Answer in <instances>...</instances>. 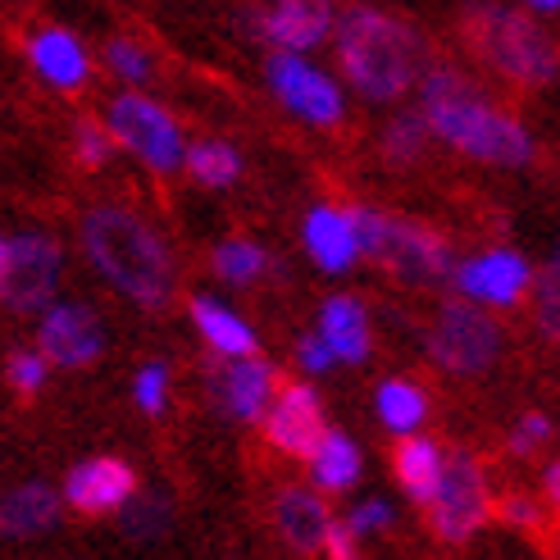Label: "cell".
Masks as SVG:
<instances>
[{
	"mask_svg": "<svg viewBox=\"0 0 560 560\" xmlns=\"http://www.w3.org/2000/svg\"><path fill=\"white\" fill-rule=\"evenodd\" d=\"M424 119L442 142H452L474 160L506 164V170L534 160V137L511 115L492 109L456 69H433L424 78Z\"/></svg>",
	"mask_w": 560,
	"mask_h": 560,
	"instance_id": "cell-1",
	"label": "cell"
},
{
	"mask_svg": "<svg viewBox=\"0 0 560 560\" xmlns=\"http://www.w3.org/2000/svg\"><path fill=\"white\" fill-rule=\"evenodd\" d=\"M338 60L360 96L397 101L424 73V42L392 14L351 10L338 23Z\"/></svg>",
	"mask_w": 560,
	"mask_h": 560,
	"instance_id": "cell-2",
	"label": "cell"
},
{
	"mask_svg": "<svg viewBox=\"0 0 560 560\" xmlns=\"http://www.w3.org/2000/svg\"><path fill=\"white\" fill-rule=\"evenodd\" d=\"M82 246L92 265L137 305H164L174 288V269L160 237L128 210H92L82 219Z\"/></svg>",
	"mask_w": 560,
	"mask_h": 560,
	"instance_id": "cell-3",
	"label": "cell"
},
{
	"mask_svg": "<svg viewBox=\"0 0 560 560\" xmlns=\"http://www.w3.org/2000/svg\"><path fill=\"white\" fill-rule=\"evenodd\" d=\"M465 33L497 73L528 82V88H542L560 69V55L542 27H534V19H524L506 5H474L465 19Z\"/></svg>",
	"mask_w": 560,
	"mask_h": 560,
	"instance_id": "cell-4",
	"label": "cell"
},
{
	"mask_svg": "<svg viewBox=\"0 0 560 560\" xmlns=\"http://www.w3.org/2000/svg\"><path fill=\"white\" fill-rule=\"evenodd\" d=\"M351 223L360 250L387 265L397 278H406V283H438V278L452 273V250L424 223L387 219L378 210H351Z\"/></svg>",
	"mask_w": 560,
	"mask_h": 560,
	"instance_id": "cell-5",
	"label": "cell"
},
{
	"mask_svg": "<svg viewBox=\"0 0 560 560\" xmlns=\"http://www.w3.org/2000/svg\"><path fill=\"white\" fill-rule=\"evenodd\" d=\"M492 515V501H488V483H483V469L474 456L456 452L442 460V479L438 492L429 501V524L442 542H469Z\"/></svg>",
	"mask_w": 560,
	"mask_h": 560,
	"instance_id": "cell-6",
	"label": "cell"
},
{
	"mask_svg": "<svg viewBox=\"0 0 560 560\" xmlns=\"http://www.w3.org/2000/svg\"><path fill=\"white\" fill-rule=\"evenodd\" d=\"M429 355L446 374H483L501 355V328L483 311L452 301V305H442L433 319Z\"/></svg>",
	"mask_w": 560,
	"mask_h": 560,
	"instance_id": "cell-7",
	"label": "cell"
},
{
	"mask_svg": "<svg viewBox=\"0 0 560 560\" xmlns=\"http://www.w3.org/2000/svg\"><path fill=\"white\" fill-rule=\"evenodd\" d=\"M109 132H115V142L128 147L137 160H147L151 170H178L183 164V132L178 124L164 115V109L147 96H119L109 105Z\"/></svg>",
	"mask_w": 560,
	"mask_h": 560,
	"instance_id": "cell-8",
	"label": "cell"
},
{
	"mask_svg": "<svg viewBox=\"0 0 560 560\" xmlns=\"http://www.w3.org/2000/svg\"><path fill=\"white\" fill-rule=\"evenodd\" d=\"M60 283V246L50 237L23 233L14 242H5V256H0V301L10 311H42L55 296Z\"/></svg>",
	"mask_w": 560,
	"mask_h": 560,
	"instance_id": "cell-9",
	"label": "cell"
},
{
	"mask_svg": "<svg viewBox=\"0 0 560 560\" xmlns=\"http://www.w3.org/2000/svg\"><path fill=\"white\" fill-rule=\"evenodd\" d=\"M269 88L283 96V105L292 109V115L311 119V124H338L342 119L338 82L324 78L315 65L296 60V50L292 55H273L269 60Z\"/></svg>",
	"mask_w": 560,
	"mask_h": 560,
	"instance_id": "cell-10",
	"label": "cell"
},
{
	"mask_svg": "<svg viewBox=\"0 0 560 560\" xmlns=\"http://www.w3.org/2000/svg\"><path fill=\"white\" fill-rule=\"evenodd\" d=\"M265 429H269V442L278 446V452H288V456H296V460L315 456V446H319L324 433H328L324 406H319V397H315V387L288 383L283 392H278V401L269 406Z\"/></svg>",
	"mask_w": 560,
	"mask_h": 560,
	"instance_id": "cell-11",
	"label": "cell"
},
{
	"mask_svg": "<svg viewBox=\"0 0 560 560\" xmlns=\"http://www.w3.org/2000/svg\"><path fill=\"white\" fill-rule=\"evenodd\" d=\"M101 324L88 305H55L42 319V355L46 365L60 370H82L101 355Z\"/></svg>",
	"mask_w": 560,
	"mask_h": 560,
	"instance_id": "cell-12",
	"label": "cell"
},
{
	"mask_svg": "<svg viewBox=\"0 0 560 560\" xmlns=\"http://www.w3.org/2000/svg\"><path fill=\"white\" fill-rule=\"evenodd\" d=\"M65 492L78 506V515H109L137 492V474L115 456H92V460L73 465Z\"/></svg>",
	"mask_w": 560,
	"mask_h": 560,
	"instance_id": "cell-13",
	"label": "cell"
},
{
	"mask_svg": "<svg viewBox=\"0 0 560 560\" xmlns=\"http://www.w3.org/2000/svg\"><path fill=\"white\" fill-rule=\"evenodd\" d=\"M528 278H534V273H528V265L515 256V250H488V256L460 265L456 283H460V292H465V296H474V301L511 305V301H520V296H524Z\"/></svg>",
	"mask_w": 560,
	"mask_h": 560,
	"instance_id": "cell-14",
	"label": "cell"
},
{
	"mask_svg": "<svg viewBox=\"0 0 560 560\" xmlns=\"http://www.w3.org/2000/svg\"><path fill=\"white\" fill-rule=\"evenodd\" d=\"M328 27H332L328 0H273V10L260 19V33L283 50H305V46L324 42Z\"/></svg>",
	"mask_w": 560,
	"mask_h": 560,
	"instance_id": "cell-15",
	"label": "cell"
},
{
	"mask_svg": "<svg viewBox=\"0 0 560 560\" xmlns=\"http://www.w3.org/2000/svg\"><path fill=\"white\" fill-rule=\"evenodd\" d=\"M305 246H311V256H315L328 273L351 269V260L360 256L351 214H347V210H332V206H319L311 219H305Z\"/></svg>",
	"mask_w": 560,
	"mask_h": 560,
	"instance_id": "cell-16",
	"label": "cell"
},
{
	"mask_svg": "<svg viewBox=\"0 0 560 560\" xmlns=\"http://www.w3.org/2000/svg\"><path fill=\"white\" fill-rule=\"evenodd\" d=\"M273 524H278V534H283L288 547H296V551H319V547H324V534H328V524H332V515H328V506H324L315 492L292 488V492L278 497Z\"/></svg>",
	"mask_w": 560,
	"mask_h": 560,
	"instance_id": "cell-17",
	"label": "cell"
},
{
	"mask_svg": "<svg viewBox=\"0 0 560 560\" xmlns=\"http://www.w3.org/2000/svg\"><path fill=\"white\" fill-rule=\"evenodd\" d=\"M60 501L46 483H23L0 501V538H37L55 528Z\"/></svg>",
	"mask_w": 560,
	"mask_h": 560,
	"instance_id": "cell-18",
	"label": "cell"
},
{
	"mask_svg": "<svg viewBox=\"0 0 560 560\" xmlns=\"http://www.w3.org/2000/svg\"><path fill=\"white\" fill-rule=\"evenodd\" d=\"M319 332L324 342L332 347V355L347 360V365H360L370 355V319H365V305L351 301V296H332L319 315Z\"/></svg>",
	"mask_w": 560,
	"mask_h": 560,
	"instance_id": "cell-19",
	"label": "cell"
},
{
	"mask_svg": "<svg viewBox=\"0 0 560 560\" xmlns=\"http://www.w3.org/2000/svg\"><path fill=\"white\" fill-rule=\"evenodd\" d=\"M27 55H33V65L46 82H55V88H82L88 82V55H82V46L60 33V27H42V33L27 42Z\"/></svg>",
	"mask_w": 560,
	"mask_h": 560,
	"instance_id": "cell-20",
	"label": "cell"
},
{
	"mask_svg": "<svg viewBox=\"0 0 560 560\" xmlns=\"http://www.w3.org/2000/svg\"><path fill=\"white\" fill-rule=\"evenodd\" d=\"M269 387H273L269 365H260V360H242V365H233L223 378H214V397L237 419H260V410L269 406Z\"/></svg>",
	"mask_w": 560,
	"mask_h": 560,
	"instance_id": "cell-21",
	"label": "cell"
},
{
	"mask_svg": "<svg viewBox=\"0 0 560 560\" xmlns=\"http://www.w3.org/2000/svg\"><path fill=\"white\" fill-rule=\"evenodd\" d=\"M392 469H397L410 501L429 506L438 492V479H442V452L429 438H406V442H397V452H392Z\"/></svg>",
	"mask_w": 560,
	"mask_h": 560,
	"instance_id": "cell-22",
	"label": "cell"
},
{
	"mask_svg": "<svg viewBox=\"0 0 560 560\" xmlns=\"http://www.w3.org/2000/svg\"><path fill=\"white\" fill-rule=\"evenodd\" d=\"M191 319H196V328L206 332V342L219 355H250V351H256V332H250L233 311H223L219 301L196 296L191 301Z\"/></svg>",
	"mask_w": 560,
	"mask_h": 560,
	"instance_id": "cell-23",
	"label": "cell"
},
{
	"mask_svg": "<svg viewBox=\"0 0 560 560\" xmlns=\"http://www.w3.org/2000/svg\"><path fill=\"white\" fill-rule=\"evenodd\" d=\"M311 460H315V479L324 488H351L360 479V452L347 433H324Z\"/></svg>",
	"mask_w": 560,
	"mask_h": 560,
	"instance_id": "cell-24",
	"label": "cell"
},
{
	"mask_svg": "<svg viewBox=\"0 0 560 560\" xmlns=\"http://www.w3.org/2000/svg\"><path fill=\"white\" fill-rule=\"evenodd\" d=\"M187 174L201 187H229L242 174V160L229 142H201L187 151Z\"/></svg>",
	"mask_w": 560,
	"mask_h": 560,
	"instance_id": "cell-25",
	"label": "cell"
},
{
	"mask_svg": "<svg viewBox=\"0 0 560 560\" xmlns=\"http://www.w3.org/2000/svg\"><path fill=\"white\" fill-rule=\"evenodd\" d=\"M424 410H429V401H424V392L419 387H410L401 378L378 387V419L392 433H410L419 419H424Z\"/></svg>",
	"mask_w": 560,
	"mask_h": 560,
	"instance_id": "cell-26",
	"label": "cell"
},
{
	"mask_svg": "<svg viewBox=\"0 0 560 560\" xmlns=\"http://www.w3.org/2000/svg\"><path fill=\"white\" fill-rule=\"evenodd\" d=\"M119 524L132 542H151L160 538L164 528H170V506H164V497L155 492H142V497H128L119 506Z\"/></svg>",
	"mask_w": 560,
	"mask_h": 560,
	"instance_id": "cell-27",
	"label": "cell"
},
{
	"mask_svg": "<svg viewBox=\"0 0 560 560\" xmlns=\"http://www.w3.org/2000/svg\"><path fill=\"white\" fill-rule=\"evenodd\" d=\"M429 119H424V109L419 115H397L387 124V132H383V155H387V164H410V160H419V151H424V142H429Z\"/></svg>",
	"mask_w": 560,
	"mask_h": 560,
	"instance_id": "cell-28",
	"label": "cell"
},
{
	"mask_svg": "<svg viewBox=\"0 0 560 560\" xmlns=\"http://www.w3.org/2000/svg\"><path fill=\"white\" fill-rule=\"evenodd\" d=\"M214 269H219V278H229V283H250V278L265 269V256H260V246H250V242H223L214 250Z\"/></svg>",
	"mask_w": 560,
	"mask_h": 560,
	"instance_id": "cell-29",
	"label": "cell"
},
{
	"mask_svg": "<svg viewBox=\"0 0 560 560\" xmlns=\"http://www.w3.org/2000/svg\"><path fill=\"white\" fill-rule=\"evenodd\" d=\"M73 147H78V164H82V170H101V164H109V155H115V132H109V124L101 128L92 119H78Z\"/></svg>",
	"mask_w": 560,
	"mask_h": 560,
	"instance_id": "cell-30",
	"label": "cell"
},
{
	"mask_svg": "<svg viewBox=\"0 0 560 560\" xmlns=\"http://www.w3.org/2000/svg\"><path fill=\"white\" fill-rule=\"evenodd\" d=\"M5 374H10V387L19 397H37L42 383H46V355L42 351H14Z\"/></svg>",
	"mask_w": 560,
	"mask_h": 560,
	"instance_id": "cell-31",
	"label": "cell"
},
{
	"mask_svg": "<svg viewBox=\"0 0 560 560\" xmlns=\"http://www.w3.org/2000/svg\"><path fill=\"white\" fill-rule=\"evenodd\" d=\"M105 65L115 69L124 82H147L151 78V60L132 42H109L105 46Z\"/></svg>",
	"mask_w": 560,
	"mask_h": 560,
	"instance_id": "cell-32",
	"label": "cell"
},
{
	"mask_svg": "<svg viewBox=\"0 0 560 560\" xmlns=\"http://www.w3.org/2000/svg\"><path fill=\"white\" fill-rule=\"evenodd\" d=\"M164 397H170V370H164L160 360H151V365H142V374H137V406L147 415H160Z\"/></svg>",
	"mask_w": 560,
	"mask_h": 560,
	"instance_id": "cell-33",
	"label": "cell"
},
{
	"mask_svg": "<svg viewBox=\"0 0 560 560\" xmlns=\"http://www.w3.org/2000/svg\"><path fill=\"white\" fill-rule=\"evenodd\" d=\"M538 324H542V332L560 338V273H551V269L538 278Z\"/></svg>",
	"mask_w": 560,
	"mask_h": 560,
	"instance_id": "cell-34",
	"label": "cell"
},
{
	"mask_svg": "<svg viewBox=\"0 0 560 560\" xmlns=\"http://www.w3.org/2000/svg\"><path fill=\"white\" fill-rule=\"evenodd\" d=\"M547 438H551L547 415H524L520 424H515V433H511V452H515V456H534Z\"/></svg>",
	"mask_w": 560,
	"mask_h": 560,
	"instance_id": "cell-35",
	"label": "cell"
},
{
	"mask_svg": "<svg viewBox=\"0 0 560 560\" xmlns=\"http://www.w3.org/2000/svg\"><path fill=\"white\" fill-rule=\"evenodd\" d=\"M347 524L355 528L360 538H365V534H378V528L392 524V506H387V501H365V506H355V515H351Z\"/></svg>",
	"mask_w": 560,
	"mask_h": 560,
	"instance_id": "cell-36",
	"label": "cell"
},
{
	"mask_svg": "<svg viewBox=\"0 0 560 560\" xmlns=\"http://www.w3.org/2000/svg\"><path fill=\"white\" fill-rule=\"evenodd\" d=\"M296 360H301V370H311V374L328 370L332 365V347L324 342V332H315V338H301L296 342Z\"/></svg>",
	"mask_w": 560,
	"mask_h": 560,
	"instance_id": "cell-37",
	"label": "cell"
},
{
	"mask_svg": "<svg viewBox=\"0 0 560 560\" xmlns=\"http://www.w3.org/2000/svg\"><path fill=\"white\" fill-rule=\"evenodd\" d=\"M355 542H360V534H355L351 524H338V520L328 524V534H324V551H328L332 560H351V556H355Z\"/></svg>",
	"mask_w": 560,
	"mask_h": 560,
	"instance_id": "cell-38",
	"label": "cell"
},
{
	"mask_svg": "<svg viewBox=\"0 0 560 560\" xmlns=\"http://www.w3.org/2000/svg\"><path fill=\"white\" fill-rule=\"evenodd\" d=\"M497 515L506 520L511 528H534L538 524V506H534V501H524V497H506L497 506Z\"/></svg>",
	"mask_w": 560,
	"mask_h": 560,
	"instance_id": "cell-39",
	"label": "cell"
},
{
	"mask_svg": "<svg viewBox=\"0 0 560 560\" xmlns=\"http://www.w3.org/2000/svg\"><path fill=\"white\" fill-rule=\"evenodd\" d=\"M542 488H547V501H551V511L560 515V460H556V465H547V479H542Z\"/></svg>",
	"mask_w": 560,
	"mask_h": 560,
	"instance_id": "cell-40",
	"label": "cell"
},
{
	"mask_svg": "<svg viewBox=\"0 0 560 560\" xmlns=\"http://www.w3.org/2000/svg\"><path fill=\"white\" fill-rule=\"evenodd\" d=\"M528 5H534V10H556L560 0H528Z\"/></svg>",
	"mask_w": 560,
	"mask_h": 560,
	"instance_id": "cell-41",
	"label": "cell"
},
{
	"mask_svg": "<svg viewBox=\"0 0 560 560\" xmlns=\"http://www.w3.org/2000/svg\"><path fill=\"white\" fill-rule=\"evenodd\" d=\"M551 273H560V246H556V256H551V265H547Z\"/></svg>",
	"mask_w": 560,
	"mask_h": 560,
	"instance_id": "cell-42",
	"label": "cell"
},
{
	"mask_svg": "<svg viewBox=\"0 0 560 560\" xmlns=\"http://www.w3.org/2000/svg\"><path fill=\"white\" fill-rule=\"evenodd\" d=\"M0 256H5V237H0Z\"/></svg>",
	"mask_w": 560,
	"mask_h": 560,
	"instance_id": "cell-43",
	"label": "cell"
}]
</instances>
